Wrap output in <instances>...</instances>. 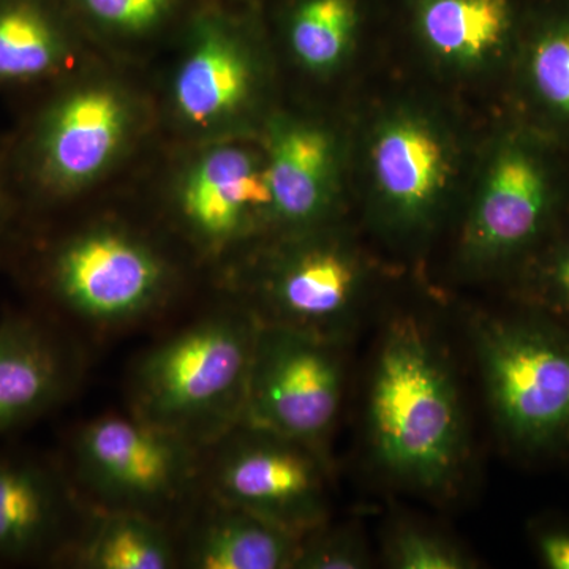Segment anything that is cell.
<instances>
[{"label": "cell", "instance_id": "484cf974", "mask_svg": "<svg viewBox=\"0 0 569 569\" xmlns=\"http://www.w3.org/2000/svg\"><path fill=\"white\" fill-rule=\"evenodd\" d=\"M365 539L351 529H328V522L299 542L293 569H361L369 567Z\"/></svg>", "mask_w": 569, "mask_h": 569}, {"label": "cell", "instance_id": "cb8c5ba5", "mask_svg": "<svg viewBox=\"0 0 569 569\" xmlns=\"http://www.w3.org/2000/svg\"><path fill=\"white\" fill-rule=\"evenodd\" d=\"M80 28L122 40L146 39L173 24L187 0H61Z\"/></svg>", "mask_w": 569, "mask_h": 569}, {"label": "cell", "instance_id": "d4e9b609", "mask_svg": "<svg viewBox=\"0 0 569 569\" xmlns=\"http://www.w3.org/2000/svg\"><path fill=\"white\" fill-rule=\"evenodd\" d=\"M389 567L397 569H466L473 567L470 556L437 531L418 526H399L385 545Z\"/></svg>", "mask_w": 569, "mask_h": 569}, {"label": "cell", "instance_id": "ac0fdd59", "mask_svg": "<svg viewBox=\"0 0 569 569\" xmlns=\"http://www.w3.org/2000/svg\"><path fill=\"white\" fill-rule=\"evenodd\" d=\"M509 111L569 156V0H535L507 80Z\"/></svg>", "mask_w": 569, "mask_h": 569}, {"label": "cell", "instance_id": "603a6c76", "mask_svg": "<svg viewBox=\"0 0 569 569\" xmlns=\"http://www.w3.org/2000/svg\"><path fill=\"white\" fill-rule=\"evenodd\" d=\"M516 306L569 328V220L508 277Z\"/></svg>", "mask_w": 569, "mask_h": 569}, {"label": "cell", "instance_id": "277c9868", "mask_svg": "<svg viewBox=\"0 0 569 569\" xmlns=\"http://www.w3.org/2000/svg\"><path fill=\"white\" fill-rule=\"evenodd\" d=\"M258 329L247 307L231 305L164 337L134 362L130 411L212 447L244 419Z\"/></svg>", "mask_w": 569, "mask_h": 569}, {"label": "cell", "instance_id": "8992f818", "mask_svg": "<svg viewBox=\"0 0 569 569\" xmlns=\"http://www.w3.org/2000/svg\"><path fill=\"white\" fill-rule=\"evenodd\" d=\"M203 452L129 411L78 427L63 467L89 507L170 522L203 488Z\"/></svg>", "mask_w": 569, "mask_h": 569}, {"label": "cell", "instance_id": "8fae6325", "mask_svg": "<svg viewBox=\"0 0 569 569\" xmlns=\"http://www.w3.org/2000/svg\"><path fill=\"white\" fill-rule=\"evenodd\" d=\"M342 346L260 323L242 425L290 438L328 459L343 399Z\"/></svg>", "mask_w": 569, "mask_h": 569}, {"label": "cell", "instance_id": "83f0119b", "mask_svg": "<svg viewBox=\"0 0 569 569\" xmlns=\"http://www.w3.org/2000/svg\"><path fill=\"white\" fill-rule=\"evenodd\" d=\"M9 219V206H7L6 197H3L2 190H0V228L6 224Z\"/></svg>", "mask_w": 569, "mask_h": 569}, {"label": "cell", "instance_id": "2e32d148", "mask_svg": "<svg viewBox=\"0 0 569 569\" xmlns=\"http://www.w3.org/2000/svg\"><path fill=\"white\" fill-rule=\"evenodd\" d=\"M419 50L452 80H507L527 7L518 0H408Z\"/></svg>", "mask_w": 569, "mask_h": 569}, {"label": "cell", "instance_id": "7c38bea8", "mask_svg": "<svg viewBox=\"0 0 569 569\" xmlns=\"http://www.w3.org/2000/svg\"><path fill=\"white\" fill-rule=\"evenodd\" d=\"M260 51L249 14L222 0H198L186 18V47L171 91L181 122L198 132L241 122L263 92Z\"/></svg>", "mask_w": 569, "mask_h": 569}, {"label": "cell", "instance_id": "d6986e66", "mask_svg": "<svg viewBox=\"0 0 569 569\" xmlns=\"http://www.w3.org/2000/svg\"><path fill=\"white\" fill-rule=\"evenodd\" d=\"M176 533L179 568L293 569L301 538L201 488Z\"/></svg>", "mask_w": 569, "mask_h": 569}, {"label": "cell", "instance_id": "7a4b0ae2", "mask_svg": "<svg viewBox=\"0 0 569 569\" xmlns=\"http://www.w3.org/2000/svg\"><path fill=\"white\" fill-rule=\"evenodd\" d=\"M463 203L460 269L508 279L569 220V156L508 110L477 153Z\"/></svg>", "mask_w": 569, "mask_h": 569}, {"label": "cell", "instance_id": "7402d4cb", "mask_svg": "<svg viewBox=\"0 0 569 569\" xmlns=\"http://www.w3.org/2000/svg\"><path fill=\"white\" fill-rule=\"evenodd\" d=\"M361 22V0H284L280 11L288 50L316 77H331L346 67Z\"/></svg>", "mask_w": 569, "mask_h": 569}, {"label": "cell", "instance_id": "9a60e30c", "mask_svg": "<svg viewBox=\"0 0 569 569\" xmlns=\"http://www.w3.org/2000/svg\"><path fill=\"white\" fill-rule=\"evenodd\" d=\"M84 519L66 467L33 452H0V563L58 565Z\"/></svg>", "mask_w": 569, "mask_h": 569}, {"label": "cell", "instance_id": "44dd1931", "mask_svg": "<svg viewBox=\"0 0 569 569\" xmlns=\"http://www.w3.org/2000/svg\"><path fill=\"white\" fill-rule=\"evenodd\" d=\"M80 530L58 565L81 569L179 568L170 522L121 509L88 507Z\"/></svg>", "mask_w": 569, "mask_h": 569}, {"label": "cell", "instance_id": "ba28073f", "mask_svg": "<svg viewBox=\"0 0 569 569\" xmlns=\"http://www.w3.org/2000/svg\"><path fill=\"white\" fill-rule=\"evenodd\" d=\"M365 254L336 223L277 234L239 302L261 325L346 343L367 293Z\"/></svg>", "mask_w": 569, "mask_h": 569}, {"label": "cell", "instance_id": "6da1fadb", "mask_svg": "<svg viewBox=\"0 0 569 569\" xmlns=\"http://www.w3.org/2000/svg\"><path fill=\"white\" fill-rule=\"evenodd\" d=\"M377 466L395 481L447 496L467 462L462 397L447 355L413 316L397 317L381 339L367 403Z\"/></svg>", "mask_w": 569, "mask_h": 569}, {"label": "cell", "instance_id": "4316f807", "mask_svg": "<svg viewBox=\"0 0 569 569\" xmlns=\"http://www.w3.org/2000/svg\"><path fill=\"white\" fill-rule=\"evenodd\" d=\"M530 539L542 567L569 569V520L541 518L530 526Z\"/></svg>", "mask_w": 569, "mask_h": 569}, {"label": "cell", "instance_id": "ffe728a7", "mask_svg": "<svg viewBox=\"0 0 569 569\" xmlns=\"http://www.w3.org/2000/svg\"><path fill=\"white\" fill-rule=\"evenodd\" d=\"M80 29L61 0H0V86L62 77L73 61Z\"/></svg>", "mask_w": 569, "mask_h": 569}, {"label": "cell", "instance_id": "4fadbf2b", "mask_svg": "<svg viewBox=\"0 0 569 569\" xmlns=\"http://www.w3.org/2000/svg\"><path fill=\"white\" fill-rule=\"evenodd\" d=\"M176 204L187 233L203 249H230L274 233L264 149L239 142L209 148L183 174Z\"/></svg>", "mask_w": 569, "mask_h": 569}, {"label": "cell", "instance_id": "9c48e42d", "mask_svg": "<svg viewBox=\"0 0 569 569\" xmlns=\"http://www.w3.org/2000/svg\"><path fill=\"white\" fill-rule=\"evenodd\" d=\"M134 118L129 93L111 82H82L56 93L14 152L33 200H66L102 178L126 149Z\"/></svg>", "mask_w": 569, "mask_h": 569}, {"label": "cell", "instance_id": "52a82bcc", "mask_svg": "<svg viewBox=\"0 0 569 569\" xmlns=\"http://www.w3.org/2000/svg\"><path fill=\"white\" fill-rule=\"evenodd\" d=\"M32 284L47 305L103 331L151 317L173 284L170 263L140 236L97 227L48 246L32 268Z\"/></svg>", "mask_w": 569, "mask_h": 569}, {"label": "cell", "instance_id": "e0dca14e", "mask_svg": "<svg viewBox=\"0 0 569 569\" xmlns=\"http://www.w3.org/2000/svg\"><path fill=\"white\" fill-rule=\"evenodd\" d=\"M81 365L62 323L43 310L0 320V436L37 421L69 399Z\"/></svg>", "mask_w": 569, "mask_h": 569}, {"label": "cell", "instance_id": "3957f363", "mask_svg": "<svg viewBox=\"0 0 569 569\" xmlns=\"http://www.w3.org/2000/svg\"><path fill=\"white\" fill-rule=\"evenodd\" d=\"M367 219L392 244L427 241L466 198L477 153L456 116L425 99L385 104L362 134Z\"/></svg>", "mask_w": 569, "mask_h": 569}, {"label": "cell", "instance_id": "5bb4252c", "mask_svg": "<svg viewBox=\"0 0 569 569\" xmlns=\"http://www.w3.org/2000/svg\"><path fill=\"white\" fill-rule=\"evenodd\" d=\"M274 234L336 223L342 206L346 142L328 123L279 114L264 137Z\"/></svg>", "mask_w": 569, "mask_h": 569}, {"label": "cell", "instance_id": "5b68a950", "mask_svg": "<svg viewBox=\"0 0 569 569\" xmlns=\"http://www.w3.org/2000/svg\"><path fill=\"white\" fill-rule=\"evenodd\" d=\"M471 339L505 447L529 462L569 458V328L516 306L475 318Z\"/></svg>", "mask_w": 569, "mask_h": 569}, {"label": "cell", "instance_id": "30bf717a", "mask_svg": "<svg viewBox=\"0 0 569 569\" xmlns=\"http://www.w3.org/2000/svg\"><path fill=\"white\" fill-rule=\"evenodd\" d=\"M328 459L306 445L239 425L203 452V489L305 537L328 522Z\"/></svg>", "mask_w": 569, "mask_h": 569}]
</instances>
